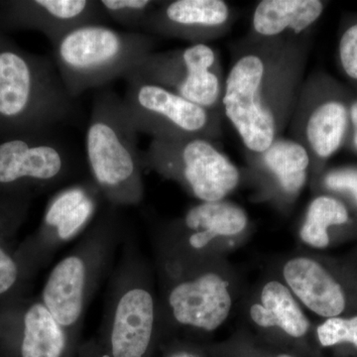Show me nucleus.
<instances>
[{"label": "nucleus", "instance_id": "obj_7", "mask_svg": "<svg viewBox=\"0 0 357 357\" xmlns=\"http://www.w3.org/2000/svg\"><path fill=\"white\" fill-rule=\"evenodd\" d=\"M130 74L170 89L204 109L223 114L225 76L220 55L210 45L154 51Z\"/></svg>", "mask_w": 357, "mask_h": 357}, {"label": "nucleus", "instance_id": "obj_20", "mask_svg": "<svg viewBox=\"0 0 357 357\" xmlns=\"http://www.w3.org/2000/svg\"><path fill=\"white\" fill-rule=\"evenodd\" d=\"M96 208L95 196L88 187L73 185L52 199L45 215V223L55 229L61 239H69L91 220Z\"/></svg>", "mask_w": 357, "mask_h": 357}, {"label": "nucleus", "instance_id": "obj_13", "mask_svg": "<svg viewBox=\"0 0 357 357\" xmlns=\"http://www.w3.org/2000/svg\"><path fill=\"white\" fill-rule=\"evenodd\" d=\"M319 0H262L251 18L249 37L255 39L298 38L321 17Z\"/></svg>", "mask_w": 357, "mask_h": 357}, {"label": "nucleus", "instance_id": "obj_11", "mask_svg": "<svg viewBox=\"0 0 357 357\" xmlns=\"http://www.w3.org/2000/svg\"><path fill=\"white\" fill-rule=\"evenodd\" d=\"M169 303L178 323L206 331L217 330L231 309L229 283L213 273L180 284Z\"/></svg>", "mask_w": 357, "mask_h": 357}, {"label": "nucleus", "instance_id": "obj_24", "mask_svg": "<svg viewBox=\"0 0 357 357\" xmlns=\"http://www.w3.org/2000/svg\"><path fill=\"white\" fill-rule=\"evenodd\" d=\"M317 333L323 347L351 342L357 347V316L351 319L328 318L319 326Z\"/></svg>", "mask_w": 357, "mask_h": 357}, {"label": "nucleus", "instance_id": "obj_22", "mask_svg": "<svg viewBox=\"0 0 357 357\" xmlns=\"http://www.w3.org/2000/svg\"><path fill=\"white\" fill-rule=\"evenodd\" d=\"M349 222V211L342 202L332 197H318L310 204L300 236L312 248H325L330 243L328 229Z\"/></svg>", "mask_w": 357, "mask_h": 357}, {"label": "nucleus", "instance_id": "obj_4", "mask_svg": "<svg viewBox=\"0 0 357 357\" xmlns=\"http://www.w3.org/2000/svg\"><path fill=\"white\" fill-rule=\"evenodd\" d=\"M137 135L122 96L112 89L98 91L84 137L86 164L96 184L115 202L139 197L143 163Z\"/></svg>", "mask_w": 357, "mask_h": 357}, {"label": "nucleus", "instance_id": "obj_23", "mask_svg": "<svg viewBox=\"0 0 357 357\" xmlns=\"http://www.w3.org/2000/svg\"><path fill=\"white\" fill-rule=\"evenodd\" d=\"M107 20L130 32H142L145 22L160 2L152 0H98Z\"/></svg>", "mask_w": 357, "mask_h": 357}, {"label": "nucleus", "instance_id": "obj_10", "mask_svg": "<svg viewBox=\"0 0 357 357\" xmlns=\"http://www.w3.org/2000/svg\"><path fill=\"white\" fill-rule=\"evenodd\" d=\"M232 21L231 7L223 0H172L160 2L142 32L206 44L227 34Z\"/></svg>", "mask_w": 357, "mask_h": 357}, {"label": "nucleus", "instance_id": "obj_29", "mask_svg": "<svg viewBox=\"0 0 357 357\" xmlns=\"http://www.w3.org/2000/svg\"><path fill=\"white\" fill-rule=\"evenodd\" d=\"M279 357H293V356H287V354H284V356H280Z\"/></svg>", "mask_w": 357, "mask_h": 357}, {"label": "nucleus", "instance_id": "obj_27", "mask_svg": "<svg viewBox=\"0 0 357 357\" xmlns=\"http://www.w3.org/2000/svg\"><path fill=\"white\" fill-rule=\"evenodd\" d=\"M18 270L15 262L0 248V295L7 292L17 280Z\"/></svg>", "mask_w": 357, "mask_h": 357}, {"label": "nucleus", "instance_id": "obj_17", "mask_svg": "<svg viewBox=\"0 0 357 357\" xmlns=\"http://www.w3.org/2000/svg\"><path fill=\"white\" fill-rule=\"evenodd\" d=\"M86 268L70 256L56 265L43 291L44 306L62 326L74 325L83 310Z\"/></svg>", "mask_w": 357, "mask_h": 357}, {"label": "nucleus", "instance_id": "obj_5", "mask_svg": "<svg viewBox=\"0 0 357 357\" xmlns=\"http://www.w3.org/2000/svg\"><path fill=\"white\" fill-rule=\"evenodd\" d=\"M126 79L128 88L122 100L138 133L148 134L152 139H222V112L199 107L135 75H128Z\"/></svg>", "mask_w": 357, "mask_h": 357}, {"label": "nucleus", "instance_id": "obj_2", "mask_svg": "<svg viewBox=\"0 0 357 357\" xmlns=\"http://www.w3.org/2000/svg\"><path fill=\"white\" fill-rule=\"evenodd\" d=\"M52 46L59 74L77 100L89 89L126 79L153 53L156 41L147 33L119 31L91 23L73 28Z\"/></svg>", "mask_w": 357, "mask_h": 357}, {"label": "nucleus", "instance_id": "obj_21", "mask_svg": "<svg viewBox=\"0 0 357 357\" xmlns=\"http://www.w3.org/2000/svg\"><path fill=\"white\" fill-rule=\"evenodd\" d=\"M65 344L62 326L44 304L33 305L25 314L21 356L60 357Z\"/></svg>", "mask_w": 357, "mask_h": 357}, {"label": "nucleus", "instance_id": "obj_6", "mask_svg": "<svg viewBox=\"0 0 357 357\" xmlns=\"http://www.w3.org/2000/svg\"><path fill=\"white\" fill-rule=\"evenodd\" d=\"M143 165L178 178L202 203L222 201L238 185L241 172L217 142L202 137L152 139Z\"/></svg>", "mask_w": 357, "mask_h": 357}, {"label": "nucleus", "instance_id": "obj_1", "mask_svg": "<svg viewBox=\"0 0 357 357\" xmlns=\"http://www.w3.org/2000/svg\"><path fill=\"white\" fill-rule=\"evenodd\" d=\"M307 44L298 38L248 37L225 76L223 116L248 153H261L281 137L304 83Z\"/></svg>", "mask_w": 357, "mask_h": 357}, {"label": "nucleus", "instance_id": "obj_15", "mask_svg": "<svg viewBox=\"0 0 357 357\" xmlns=\"http://www.w3.org/2000/svg\"><path fill=\"white\" fill-rule=\"evenodd\" d=\"M283 272L289 287L314 314L333 318L344 311V291L318 262L295 258L285 265Z\"/></svg>", "mask_w": 357, "mask_h": 357}, {"label": "nucleus", "instance_id": "obj_8", "mask_svg": "<svg viewBox=\"0 0 357 357\" xmlns=\"http://www.w3.org/2000/svg\"><path fill=\"white\" fill-rule=\"evenodd\" d=\"M349 109L342 100L321 96L318 82L304 81L289 122L291 138L306 148L314 160L333 156L344 143Z\"/></svg>", "mask_w": 357, "mask_h": 357}, {"label": "nucleus", "instance_id": "obj_3", "mask_svg": "<svg viewBox=\"0 0 357 357\" xmlns=\"http://www.w3.org/2000/svg\"><path fill=\"white\" fill-rule=\"evenodd\" d=\"M77 115L76 100L68 93L53 58L0 50L1 119L44 132L70 123Z\"/></svg>", "mask_w": 357, "mask_h": 357}, {"label": "nucleus", "instance_id": "obj_28", "mask_svg": "<svg viewBox=\"0 0 357 357\" xmlns=\"http://www.w3.org/2000/svg\"><path fill=\"white\" fill-rule=\"evenodd\" d=\"M349 119L354 128V143L357 149V100H354L349 107Z\"/></svg>", "mask_w": 357, "mask_h": 357}, {"label": "nucleus", "instance_id": "obj_25", "mask_svg": "<svg viewBox=\"0 0 357 357\" xmlns=\"http://www.w3.org/2000/svg\"><path fill=\"white\" fill-rule=\"evenodd\" d=\"M338 54L345 75L357 82V22L349 26L340 37Z\"/></svg>", "mask_w": 357, "mask_h": 357}, {"label": "nucleus", "instance_id": "obj_9", "mask_svg": "<svg viewBox=\"0 0 357 357\" xmlns=\"http://www.w3.org/2000/svg\"><path fill=\"white\" fill-rule=\"evenodd\" d=\"M75 156L77 155L54 131L3 141L0 143V184L57 182L72 170Z\"/></svg>", "mask_w": 357, "mask_h": 357}, {"label": "nucleus", "instance_id": "obj_12", "mask_svg": "<svg viewBox=\"0 0 357 357\" xmlns=\"http://www.w3.org/2000/svg\"><path fill=\"white\" fill-rule=\"evenodd\" d=\"M10 15L43 32L52 45L77 26L107 21L98 0H35L13 6Z\"/></svg>", "mask_w": 357, "mask_h": 357}, {"label": "nucleus", "instance_id": "obj_19", "mask_svg": "<svg viewBox=\"0 0 357 357\" xmlns=\"http://www.w3.org/2000/svg\"><path fill=\"white\" fill-rule=\"evenodd\" d=\"M250 317L262 328L278 326L293 337H302L309 330V321L290 290L279 282L272 281L263 288L261 304L251 307Z\"/></svg>", "mask_w": 357, "mask_h": 357}, {"label": "nucleus", "instance_id": "obj_14", "mask_svg": "<svg viewBox=\"0 0 357 357\" xmlns=\"http://www.w3.org/2000/svg\"><path fill=\"white\" fill-rule=\"evenodd\" d=\"M154 325L152 296L132 289L122 296L115 311L112 333L114 357H142L151 340Z\"/></svg>", "mask_w": 357, "mask_h": 357}, {"label": "nucleus", "instance_id": "obj_16", "mask_svg": "<svg viewBox=\"0 0 357 357\" xmlns=\"http://www.w3.org/2000/svg\"><path fill=\"white\" fill-rule=\"evenodd\" d=\"M253 166L273 178L279 190L296 196L306 184L311 157L306 148L292 138L279 137L261 153L246 155Z\"/></svg>", "mask_w": 357, "mask_h": 357}, {"label": "nucleus", "instance_id": "obj_26", "mask_svg": "<svg viewBox=\"0 0 357 357\" xmlns=\"http://www.w3.org/2000/svg\"><path fill=\"white\" fill-rule=\"evenodd\" d=\"M328 189L349 192L357 203V169L342 168L328 172L324 178Z\"/></svg>", "mask_w": 357, "mask_h": 357}, {"label": "nucleus", "instance_id": "obj_18", "mask_svg": "<svg viewBox=\"0 0 357 357\" xmlns=\"http://www.w3.org/2000/svg\"><path fill=\"white\" fill-rule=\"evenodd\" d=\"M245 211L229 202L202 203L188 211L185 225L192 230L190 244L203 248L218 236H231L243 232L248 227Z\"/></svg>", "mask_w": 357, "mask_h": 357}]
</instances>
